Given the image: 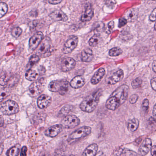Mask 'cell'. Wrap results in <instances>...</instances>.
I'll use <instances>...</instances> for the list:
<instances>
[{"label":"cell","mask_w":156,"mask_h":156,"mask_svg":"<svg viewBox=\"0 0 156 156\" xmlns=\"http://www.w3.org/2000/svg\"><path fill=\"white\" fill-rule=\"evenodd\" d=\"M20 111L19 105L13 100H9L1 105V111L4 115H11L17 114Z\"/></svg>","instance_id":"cell-5"},{"label":"cell","mask_w":156,"mask_h":156,"mask_svg":"<svg viewBox=\"0 0 156 156\" xmlns=\"http://www.w3.org/2000/svg\"><path fill=\"white\" fill-rule=\"evenodd\" d=\"M100 35L99 34H95L89 40L88 43L91 47L96 46L99 43L100 41Z\"/></svg>","instance_id":"cell-28"},{"label":"cell","mask_w":156,"mask_h":156,"mask_svg":"<svg viewBox=\"0 0 156 156\" xmlns=\"http://www.w3.org/2000/svg\"><path fill=\"white\" fill-rule=\"evenodd\" d=\"M92 132V129L88 126L82 127L74 131L69 136V138L72 140H78L83 138L85 137L90 135Z\"/></svg>","instance_id":"cell-6"},{"label":"cell","mask_w":156,"mask_h":156,"mask_svg":"<svg viewBox=\"0 0 156 156\" xmlns=\"http://www.w3.org/2000/svg\"><path fill=\"white\" fill-rule=\"evenodd\" d=\"M44 39L43 34L38 32L31 37L29 41V49L31 52L35 51Z\"/></svg>","instance_id":"cell-9"},{"label":"cell","mask_w":156,"mask_h":156,"mask_svg":"<svg viewBox=\"0 0 156 156\" xmlns=\"http://www.w3.org/2000/svg\"><path fill=\"white\" fill-rule=\"evenodd\" d=\"M52 44L51 40L48 37L44 38L37 48L36 55L41 57H46L51 54Z\"/></svg>","instance_id":"cell-4"},{"label":"cell","mask_w":156,"mask_h":156,"mask_svg":"<svg viewBox=\"0 0 156 156\" xmlns=\"http://www.w3.org/2000/svg\"><path fill=\"white\" fill-rule=\"evenodd\" d=\"M115 153L116 155L119 156H136L137 155L135 151L127 148L119 149Z\"/></svg>","instance_id":"cell-23"},{"label":"cell","mask_w":156,"mask_h":156,"mask_svg":"<svg viewBox=\"0 0 156 156\" xmlns=\"http://www.w3.org/2000/svg\"><path fill=\"white\" fill-rule=\"evenodd\" d=\"M20 146L17 144L16 146L10 148L7 151L6 155L7 156H18L20 152Z\"/></svg>","instance_id":"cell-26"},{"label":"cell","mask_w":156,"mask_h":156,"mask_svg":"<svg viewBox=\"0 0 156 156\" xmlns=\"http://www.w3.org/2000/svg\"><path fill=\"white\" fill-rule=\"evenodd\" d=\"M153 115L154 120L156 122V104L154 105L153 109Z\"/></svg>","instance_id":"cell-44"},{"label":"cell","mask_w":156,"mask_h":156,"mask_svg":"<svg viewBox=\"0 0 156 156\" xmlns=\"http://www.w3.org/2000/svg\"><path fill=\"white\" fill-rule=\"evenodd\" d=\"M114 27H115V23H114V22L113 21L109 22L106 28V33L108 34H110L112 32V31H113Z\"/></svg>","instance_id":"cell-35"},{"label":"cell","mask_w":156,"mask_h":156,"mask_svg":"<svg viewBox=\"0 0 156 156\" xmlns=\"http://www.w3.org/2000/svg\"><path fill=\"white\" fill-rule=\"evenodd\" d=\"M101 94V91L99 90L87 96L81 103L80 108L83 111L87 113L93 112L98 105Z\"/></svg>","instance_id":"cell-2"},{"label":"cell","mask_w":156,"mask_h":156,"mask_svg":"<svg viewBox=\"0 0 156 156\" xmlns=\"http://www.w3.org/2000/svg\"><path fill=\"white\" fill-rule=\"evenodd\" d=\"M27 150H28V148H27V147H26V146H24V147H23L21 150V152L20 156H27Z\"/></svg>","instance_id":"cell-41"},{"label":"cell","mask_w":156,"mask_h":156,"mask_svg":"<svg viewBox=\"0 0 156 156\" xmlns=\"http://www.w3.org/2000/svg\"><path fill=\"white\" fill-rule=\"evenodd\" d=\"M70 84L66 80L53 81L48 85V89L51 92H59L62 95H64L68 92Z\"/></svg>","instance_id":"cell-3"},{"label":"cell","mask_w":156,"mask_h":156,"mask_svg":"<svg viewBox=\"0 0 156 156\" xmlns=\"http://www.w3.org/2000/svg\"></svg>","instance_id":"cell-51"},{"label":"cell","mask_w":156,"mask_h":156,"mask_svg":"<svg viewBox=\"0 0 156 156\" xmlns=\"http://www.w3.org/2000/svg\"><path fill=\"white\" fill-rule=\"evenodd\" d=\"M149 107V100L147 99H144L142 102V106H141L142 111L145 113H147L148 111Z\"/></svg>","instance_id":"cell-34"},{"label":"cell","mask_w":156,"mask_h":156,"mask_svg":"<svg viewBox=\"0 0 156 156\" xmlns=\"http://www.w3.org/2000/svg\"><path fill=\"white\" fill-rule=\"evenodd\" d=\"M40 156H50V155H48V153H45V152H43L42 153L41 155H40Z\"/></svg>","instance_id":"cell-47"},{"label":"cell","mask_w":156,"mask_h":156,"mask_svg":"<svg viewBox=\"0 0 156 156\" xmlns=\"http://www.w3.org/2000/svg\"><path fill=\"white\" fill-rule=\"evenodd\" d=\"M138 99V96L136 94L132 95L129 98V103L131 104H134L137 102Z\"/></svg>","instance_id":"cell-37"},{"label":"cell","mask_w":156,"mask_h":156,"mask_svg":"<svg viewBox=\"0 0 156 156\" xmlns=\"http://www.w3.org/2000/svg\"><path fill=\"white\" fill-rule=\"evenodd\" d=\"M44 88V85L43 81L40 80L34 82L29 87V95L31 97H36L42 93Z\"/></svg>","instance_id":"cell-8"},{"label":"cell","mask_w":156,"mask_h":156,"mask_svg":"<svg viewBox=\"0 0 156 156\" xmlns=\"http://www.w3.org/2000/svg\"><path fill=\"white\" fill-rule=\"evenodd\" d=\"M139 122L137 119H133L129 121L127 124L128 129L131 132H135L138 128Z\"/></svg>","instance_id":"cell-24"},{"label":"cell","mask_w":156,"mask_h":156,"mask_svg":"<svg viewBox=\"0 0 156 156\" xmlns=\"http://www.w3.org/2000/svg\"><path fill=\"white\" fill-rule=\"evenodd\" d=\"M154 29H155V30H156V23H155V26H154Z\"/></svg>","instance_id":"cell-49"},{"label":"cell","mask_w":156,"mask_h":156,"mask_svg":"<svg viewBox=\"0 0 156 156\" xmlns=\"http://www.w3.org/2000/svg\"><path fill=\"white\" fill-rule=\"evenodd\" d=\"M38 74L35 70L29 69L25 73V78L30 81H34L38 77Z\"/></svg>","instance_id":"cell-25"},{"label":"cell","mask_w":156,"mask_h":156,"mask_svg":"<svg viewBox=\"0 0 156 156\" xmlns=\"http://www.w3.org/2000/svg\"><path fill=\"white\" fill-rule=\"evenodd\" d=\"M125 19L127 21L132 22L137 19L138 12L136 9H131L128 10L125 13Z\"/></svg>","instance_id":"cell-22"},{"label":"cell","mask_w":156,"mask_h":156,"mask_svg":"<svg viewBox=\"0 0 156 156\" xmlns=\"http://www.w3.org/2000/svg\"><path fill=\"white\" fill-rule=\"evenodd\" d=\"M63 126L61 124L54 125L49 127L45 131V135L50 137H55L62 130Z\"/></svg>","instance_id":"cell-15"},{"label":"cell","mask_w":156,"mask_h":156,"mask_svg":"<svg viewBox=\"0 0 156 156\" xmlns=\"http://www.w3.org/2000/svg\"><path fill=\"white\" fill-rule=\"evenodd\" d=\"M149 20L151 21L156 22V8L152 11L150 15Z\"/></svg>","instance_id":"cell-38"},{"label":"cell","mask_w":156,"mask_h":156,"mask_svg":"<svg viewBox=\"0 0 156 156\" xmlns=\"http://www.w3.org/2000/svg\"><path fill=\"white\" fill-rule=\"evenodd\" d=\"M95 156H105V154L103 153L102 151H99V152H98L97 154Z\"/></svg>","instance_id":"cell-46"},{"label":"cell","mask_w":156,"mask_h":156,"mask_svg":"<svg viewBox=\"0 0 156 156\" xmlns=\"http://www.w3.org/2000/svg\"><path fill=\"white\" fill-rule=\"evenodd\" d=\"M151 88L156 91V77H154L151 79Z\"/></svg>","instance_id":"cell-40"},{"label":"cell","mask_w":156,"mask_h":156,"mask_svg":"<svg viewBox=\"0 0 156 156\" xmlns=\"http://www.w3.org/2000/svg\"><path fill=\"white\" fill-rule=\"evenodd\" d=\"M98 146L95 143L91 144L86 148L82 156H95L97 154Z\"/></svg>","instance_id":"cell-19"},{"label":"cell","mask_w":156,"mask_h":156,"mask_svg":"<svg viewBox=\"0 0 156 156\" xmlns=\"http://www.w3.org/2000/svg\"><path fill=\"white\" fill-rule=\"evenodd\" d=\"M8 6L5 2L0 3V18H2L8 12Z\"/></svg>","instance_id":"cell-30"},{"label":"cell","mask_w":156,"mask_h":156,"mask_svg":"<svg viewBox=\"0 0 156 156\" xmlns=\"http://www.w3.org/2000/svg\"><path fill=\"white\" fill-rule=\"evenodd\" d=\"M122 53V50L120 48L118 47H115V48H112L109 51V55L112 57H115V56H117L121 54Z\"/></svg>","instance_id":"cell-31"},{"label":"cell","mask_w":156,"mask_h":156,"mask_svg":"<svg viewBox=\"0 0 156 156\" xmlns=\"http://www.w3.org/2000/svg\"><path fill=\"white\" fill-rule=\"evenodd\" d=\"M62 2V1H49L48 2L51 4L55 5V4H59V3H61Z\"/></svg>","instance_id":"cell-43"},{"label":"cell","mask_w":156,"mask_h":156,"mask_svg":"<svg viewBox=\"0 0 156 156\" xmlns=\"http://www.w3.org/2000/svg\"><path fill=\"white\" fill-rule=\"evenodd\" d=\"M124 73L122 70H118L115 73L112 74L107 80L108 84L114 85L118 82H120L123 79Z\"/></svg>","instance_id":"cell-14"},{"label":"cell","mask_w":156,"mask_h":156,"mask_svg":"<svg viewBox=\"0 0 156 156\" xmlns=\"http://www.w3.org/2000/svg\"><path fill=\"white\" fill-rule=\"evenodd\" d=\"M105 74V71L103 68H100L95 73L91 80V83L93 85H96L102 80Z\"/></svg>","instance_id":"cell-20"},{"label":"cell","mask_w":156,"mask_h":156,"mask_svg":"<svg viewBox=\"0 0 156 156\" xmlns=\"http://www.w3.org/2000/svg\"><path fill=\"white\" fill-rule=\"evenodd\" d=\"M151 154L152 156H156V146H152L151 147Z\"/></svg>","instance_id":"cell-42"},{"label":"cell","mask_w":156,"mask_h":156,"mask_svg":"<svg viewBox=\"0 0 156 156\" xmlns=\"http://www.w3.org/2000/svg\"><path fill=\"white\" fill-rule=\"evenodd\" d=\"M129 87L123 85L116 89L106 103V107L111 110L116 109L120 105L125 103L128 96Z\"/></svg>","instance_id":"cell-1"},{"label":"cell","mask_w":156,"mask_h":156,"mask_svg":"<svg viewBox=\"0 0 156 156\" xmlns=\"http://www.w3.org/2000/svg\"><path fill=\"white\" fill-rule=\"evenodd\" d=\"M94 58L93 51L90 48H86L83 50L81 54V60L84 62H89Z\"/></svg>","instance_id":"cell-21"},{"label":"cell","mask_w":156,"mask_h":156,"mask_svg":"<svg viewBox=\"0 0 156 156\" xmlns=\"http://www.w3.org/2000/svg\"><path fill=\"white\" fill-rule=\"evenodd\" d=\"M22 33V30L20 27H15L12 29L11 32L12 35L15 38H18L20 36Z\"/></svg>","instance_id":"cell-33"},{"label":"cell","mask_w":156,"mask_h":156,"mask_svg":"<svg viewBox=\"0 0 156 156\" xmlns=\"http://www.w3.org/2000/svg\"><path fill=\"white\" fill-rule=\"evenodd\" d=\"M152 69L153 71L156 73V61H154L152 65Z\"/></svg>","instance_id":"cell-45"},{"label":"cell","mask_w":156,"mask_h":156,"mask_svg":"<svg viewBox=\"0 0 156 156\" xmlns=\"http://www.w3.org/2000/svg\"><path fill=\"white\" fill-rule=\"evenodd\" d=\"M142 81L141 78L140 77L136 78L133 80V81L131 83V85H132V87L134 89H136V88H139L141 86L142 84Z\"/></svg>","instance_id":"cell-32"},{"label":"cell","mask_w":156,"mask_h":156,"mask_svg":"<svg viewBox=\"0 0 156 156\" xmlns=\"http://www.w3.org/2000/svg\"><path fill=\"white\" fill-rule=\"evenodd\" d=\"M51 102L52 98L50 96L43 94L38 98L37 105L41 109H45L50 105Z\"/></svg>","instance_id":"cell-13"},{"label":"cell","mask_w":156,"mask_h":156,"mask_svg":"<svg viewBox=\"0 0 156 156\" xmlns=\"http://www.w3.org/2000/svg\"><path fill=\"white\" fill-rule=\"evenodd\" d=\"M76 65V61L71 57H66L62 61L61 68L63 72H67L73 69Z\"/></svg>","instance_id":"cell-11"},{"label":"cell","mask_w":156,"mask_h":156,"mask_svg":"<svg viewBox=\"0 0 156 156\" xmlns=\"http://www.w3.org/2000/svg\"><path fill=\"white\" fill-rule=\"evenodd\" d=\"M10 94V92L6 88L1 90V102H2L3 99H5Z\"/></svg>","instance_id":"cell-36"},{"label":"cell","mask_w":156,"mask_h":156,"mask_svg":"<svg viewBox=\"0 0 156 156\" xmlns=\"http://www.w3.org/2000/svg\"><path fill=\"white\" fill-rule=\"evenodd\" d=\"M2 120H3V119H2V116H1V127H2L3 125H4V123L2 122Z\"/></svg>","instance_id":"cell-48"},{"label":"cell","mask_w":156,"mask_h":156,"mask_svg":"<svg viewBox=\"0 0 156 156\" xmlns=\"http://www.w3.org/2000/svg\"><path fill=\"white\" fill-rule=\"evenodd\" d=\"M152 147V141L149 138H146L141 143L139 149V153L141 156L147 155Z\"/></svg>","instance_id":"cell-12"},{"label":"cell","mask_w":156,"mask_h":156,"mask_svg":"<svg viewBox=\"0 0 156 156\" xmlns=\"http://www.w3.org/2000/svg\"><path fill=\"white\" fill-rule=\"evenodd\" d=\"M80 120L75 115H68L66 116L62 121L61 125L67 129H73L80 124Z\"/></svg>","instance_id":"cell-7"},{"label":"cell","mask_w":156,"mask_h":156,"mask_svg":"<svg viewBox=\"0 0 156 156\" xmlns=\"http://www.w3.org/2000/svg\"><path fill=\"white\" fill-rule=\"evenodd\" d=\"M73 110V107L70 105H67L65 106L61 109L60 111V115H62L67 116L68 114L72 113V111Z\"/></svg>","instance_id":"cell-27"},{"label":"cell","mask_w":156,"mask_h":156,"mask_svg":"<svg viewBox=\"0 0 156 156\" xmlns=\"http://www.w3.org/2000/svg\"><path fill=\"white\" fill-rule=\"evenodd\" d=\"M70 156H75L74 155H70Z\"/></svg>","instance_id":"cell-50"},{"label":"cell","mask_w":156,"mask_h":156,"mask_svg":"<svg viewBox=\"0 0 156 156\" xmlns=\"http://www.w3.org/2000/svg\"><path fill=\"white\" fill-rule=\"evenodd\" d=\"M78 43V37L76 36H72L65 44L62 49L63 52L66 54L70 53L77 47Z\"/></svg>","instance_id":"cell-10"},{"label":"cell","mask_w":156,"mask_h":156,"mask_svg":"<svg viewBox=\"0 0 156 156\" xmlns=\"http://www.w3.org/2000/svg\"><path fill=\"white\" fill-rule=\"evenodd\" d=\"M51 19L55 21L66 22L68 18L67 15L61 10H56L50 14Z\"/></svg>","instance_id":"cell-17"},{"label":"cell","mask_w":156,"mask_h":156,"mask_svg":"<svg viewBox=\"0 0 156 156\" xmlns=\"http://www.w3.org/2000/svg\"><path fill=\"white\" fill-rule=\"evenodd\" d=\"M85 83L84 78L82 76H77L72 79L70 82V86L73 88L77 89L83 86Z\"/></svg>","instance_id":"cell-18"},{"label":"cell","mask_w":156,"mask_h":156,"mask_svg":"<svg viewBox=\"0 0 156 156\" xmlns=\"http://www.w3.org/2000/svg\"><path fill=\"white\" fill-rule=\"evenodd\" d=\"M94 10L91 4H87L85 8L84 11L81 17V21L83 22L90 21L94 17Z\"/></svg>","instance_id":"cell-16"},{"label":"cell","mask_w":156,"mask_h":156,"mask_svg":"<svg viewBox=\"0 0 156 156\" xmlns=\"http://www.w3.org/2000/svg\"><path fill=\"white\" fill-rule=\"evenodd\" d=\"M127 21L125 18H120L119 21V27L121 28L126 24Z\"/></svg>","instance_id":"cell-39"},{"label":"cell","mask_w":156,"mask_h":156,"mask_svg":"<svg viewBox=\"0 0 156 156\" xmlns=\"http://www.w3.org/2000/svg\"><path fill=\"white\" fill-rule=\"evenodd\" d=\"M40 60V57L36 55H33L30 58V61H29V64L28 66L30 68L32 67L34 65L36 64Z\"/></svg>","instance_id":"cell-29"}]
</instances>
